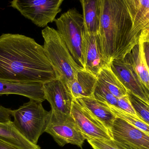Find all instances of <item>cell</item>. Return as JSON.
I'll list each match as a JSON object with an SVG mask.
<instances>
[{
	"mask_svg": "<svg viewBox=\"0 0 149 149\" xmlns=\"http://www.w3.org/2000/svg\"><path fill=\"white\" fill-rule=\"evenodd\" d=\"M59 78L43 46L20 34L0 36V79L44 83Z\"/></svg>",
	"mask_w": 149,
	"mask_h": 149,
	"instance_id": "6da1fadb",
	"label": "cell"
},
{
	"mask_svg": "<svg viewBox=\"0 0 149 149\" xmlns=\"http://www.w3.org/2000/svg\"><path fill=\"white\" fill-rule=\"evenodd\" d=\"M133 17L127 0H101L99 34L104 56L110 64L124 58L139 42L131 36Z\"/></svg>",
	"mask_w": 149,
	"mask_h": 149,
	"instance_id": "7a4b0ae2",
	"label": "cell"
},
{
	"mask_svg": "<svg viewBox=\"0 0 149 149\" xmlns=\"http://www.w3.org/2000/svg\"><path fill=\"white\" fill-rule=\"evenodd\" d=\"M45 54L66 86L83 68L74 61L58 31L47 26L42 31Z\"/></svg>",
	"mask_w": 149,
	"mask_h": 149,
	"instance_id": "3957f363",
	"label": "cell"
},
{
	"mask_svg": "<svg viewBox=\"0 0 149 149\" xmlns=\"http://www.w3.org/2000/svg\"><path fill=\"white\" fill-rule=\"evenodd\" d=\"M42 102L31 99L17 109L12 110L14 126L24 137L34 144H37L51 118L52 110H45Z\"/></svg>",
	"mask_w": 149,
	"mask_h": 149,
	"instance_id": "277c9868",
	"label": "cell"
},
{
	"mask_svg": "<svg viewBox=\"0 0 149 149\" xmlns=\"http://www.w3.org/2000/svg\"><path fill=\"white\" fill-rule=\"evenodd\" d=\"M54 22L74 61L84 69L83 35L85 31L83 16L75 8L63 13Z\"/></svg>",
	"mask_w": 149,
	"mask_h": 149,
	"instance_id": "5b68a950",
	"label": "cell"
},
{
	"mask_svg": "<svg viewBox=\"0 0 149 149\" xmlns=\"http://www.w3.org/2000/svg\"><path fill=\"white\" fill-rule=\"evenodd\" d=\"M64 0H13L11 6L38 27L55 21Z\"/></svg>",
	"mask_w": 149,
	"mask_h": 149,
	"instance_id": "8992f818",
	"label": "cell"
},
{
	"mask_svg": "<svg viewBox=\"0 0 149 149\" xmlns=\"http://www.w3.org/2000/svg\"><path fill=\"white\" fill-rule=\"evenodd\" d=\"M45 132L52 136L61 147L70 143L81 148L86 140L71 115H56L52 113Z\"/></svg>",
	"mask_w": 149,
	"mask_h": 149,
	"instance_id": "52a82bcc",
	"label": "cell"
},
{
	"mask_svg": "<svg viewBox=\"0 0 149 149\" xmlns=\"http://www.w3.org/2000/svg\"><path fill=\"white\" fill-rule=\"evenodd\" d=\"M110 134L121 149H149V136L121 118L115 119Z\"/></svg>",
	"mask_w": 149,
	"mask_h": 149,
	"instance_id": "ba28073f",
	"label": "cell"
},
{
	"mask_svg": "<svg viewBox=\"0 0 149 149\" xmlns=\"http://www.w3.org/2000/svg\"><path fill=\"white\" fill-rule=\"evenodd\" d=\"M71 116L87 141L112 140L108 130L77 100L72 102Z\"/></svg>",
	"mask_w": 149,
	"mask_h": 149,
	"instance_id": "9c48e42d",
	"label": "cell"
},
{
	"mask_svg": "<svg viewBox=\"0 0 149 149\" xmlns=\"http://www.w3.org/2000/svg\"><path fill=\"white\" fill-rule=\"evenodd\" d=\"M45 100L52 108V113L56 115H71L74 99L65 83L59 78L43 84Z\"/></svg>",
	"mask_w": 149,
	"mask_h": 149,
	"instance_id": "30bf717a",
	"label": "cell"
},
{
	"mask_svg": "<svg viewBox=\"0 0 149 149\" xmlns=\"http://www.w3.org/2000/svg\"><path fill=\"white\" fill-rule=\"evenodd\" d=\"M109 66L129 91L149 104V91L127 61L124 58L114 59Z\"/></svg>",
	"mask_w": 149,
	"mask_h": 149,
	"instance_id": "8fae6325",
	"label": "cell"
},
{
	"mask_svg": "<svg viewBox=\"0 0 149 149\" xmlns=\"http://www.w3.org/2000/svg\"><path fill=\"white\" fill-rule=\"evenodd\" d=\"M83 55L84 69L97 77L102 70L109 66L104 56L99 34L83 35Z\"/></svg>",
	"mask_w": 149,
	"mask_h": 149,
	"instance_id": "7c38bea8",
	"label": "cell"
},
{
	"mask_svg": "<svg viewBox=\"0 0 149 149\" xmlns=\"http://www.w3.org/2000/svg\"><path fill=\"white\" fill-rule=\"evenodd\" d=\"M44 83L22 82L0 79V95L15 94L25 96L30 100H45Z\"/></svg>",
	"mask_w": 149,
	"mask_h": 149,
	"instance_id": "4fadbf2b",
	"label": "cell"
},
{
	"mask_svg": "<svg viewBox=\"0 0 149 149\" xmlns=\"http://www.w3.org/2000/svg\"><path fill=\"white\" fill-rule=\"evenodd\" d=\"M97 81V77L82 69L78 72L76 79L67 87L73 99L93 96Z\"/></svg>",
	"mask_w": 149,
	"mask_h": 149,
	"instance_id": "5bb4252c",
	"label": "cell"
},
{
	"mask_svg": "<svg viewBox=\"0 0 149 149\" xmlns=\"http://www.w3.org/2000/svg\"><path fill=\"white\" fill-rule=\"evenodd\" d=\"M82 104L97 120L103 124L110 133V130L116 116L108 104L98 100L93 96L75 99Z\"/></svg>",
	"mask_w": 149,
	"mask_h": 149,
	"instance_id": "9a60e30c",
	"label": "cell"
},
{
	"mask_svg": "<svg viewBox=\"0 0 149 149\" xmlns=\"http://www.w3.org/2000/svg\"><path fill=\"white\" fill-rule=\"evenodd\" d=\"M83 9L85 30L89 34H98L101 16V0H80Z\"/></svg>",
	"mask_w": 149,
	"mask_h": 149,
	"instance_id": "2e32d148",
	"label": "cell"
},
{
	"mask_svg": "<svg viewBox=\"0 0 149 149\" xmlns=\"http://www.w3.org/2000/svg\"><path fill=\"white\" fill-rule=\"evenodd\" d=\"M0 141L18 149H40L24 137L17 130L13 122H0Z\"/></svg>",
	"mask_w": 149,
	"mask_h": 149,
	"instance_id": "e0dca14e",
	"label": "cell"
},
{
	"mask_svg": "<svg viewBox=\"0 0 149 149\" xmlns=\"http://www.w3.org/2000/svg\"><path fill=\"white\" fill-rule=\"evenodd\" d=\"M124 58L132 65L141 81L149 91V71L145 62L143 43L139 42Z\"/></svg>",
	"mask_w": 149,
	"mask_h": 149,
	"instance_id": "ac0fdd59",
	"label": "cell"
},
{
	"mask_svg": "<svg viewBox=\"0 0 149 149\" xmlns=\"http://www.w3.org/2000/svg\"><path fill=\"white\" fill-rule=\"evenodd\" d=\"M97 79L116 98L128 94V90L113 72L110 66L102 70L97 75Z\"/></svg>",
	"mask_w": 149,
	"mask_h": 149,
	"instance_id": "d6986e66",
	"label": "cell"
},
{
	"mask_svg": "<svg viewBox=\"0 0 149 149\" xmlns=\"http://www.w3.org/2000/svg\"><path fill=\"white\" fill-rule=\"evenodd\" d=\"M112 112L116 117L125 120L136 128L149 136V125L145 122L116 107L109 105Z\"/></svg>",
	"mask_w": 149,
	"mask_h": 149,
	"instance_id": "ffe728a7",
	"label": "cell"
},
{
	"mask_svg": "<svg viewBox=\"0 0 149 149\" xmlns=\"http://www.w3.org/2000/svg\"><path fill=\"white\" fill-rule=\"evenodd\" d=\"M134 26L149 13V0H127Z\"/></svg>",
	"mask_w": 149,
	"mask_h": 149,
	"instance_id": "44dd1931",
	"label": "cell"
},
{
	"mask_svg": "<svg viewBox=\"0 0 149 149\" xmlns=\"http://www.w3.org/2000/svg\"><path fill=\"white\" fill-rule=\"evenodd\" d=\"M128 95L137 115L149 125V104L130 91L128 92Z\"/></svg>",
	"mask_w": 149,
	"mask_h": 149,
	"instance_id": "7402d4cb",
	"label": "cell"
},
{
	"mask_svg": "<svg viewBox=\"0 0 149 149\" xmlns=\"http://www.w3.org/2000/svg\"><path fill=\"white\" fill-rule=\"evenodd\" d=\"M93 97L100 101L111 106H117V99L102 83L97 80L94 91Z\"/></svg>",
	"mask_w": 149,
	"mask_h": 149,
	"instance_id": "603a6c76",
	"label": "cell"
},
{
	"mask_svg": "<svg viewBox=\"0 0 149 149\" xmlns=\"http://www.w3.org/2000/svg\"><path fill=\"white\" fill-rule=\"evenodd\" d=\"M88 142L93 149H121L113 139L110 140H91Z\"/></svg>",
	"mask_w": 149,
	"mask_h": 149,
	"instance_id": "cb8c5ba5",
	"label": "cell"
},
{
	"mask_svg": "<svg viewBox=\"0 0 149 149\" xmlns=\"http://www.w3.org/2000/svg\"><path fill=\"white\" fill-rule=\"evenodd\" d=\"M116 107L140 119L133 107L128 94L117 99V106Z\"/></svg>",
	"mask_w": 149,
	"mask_h": 149,
	"instance_id": "d4e9b609",
	"label": "cell"
},
{
	"mask_svg": "<svg viewBox=\"0 0 149 149\" xmlns=\"http://www.w3.org/2000/svg\"><path fill=\"white\" fill-rule=\"evenodd\" d=\"M12 110L0 106V122L8 123L11 121Z\"/></svg>",
	"mask_w": 149,
	"mask_h": 149,
	"instance_id": "484cf974",
	"label": "cell"
},
{
	"mask_svg": "<svg viewBox=\"0 0 149 149\" xmlns=\"http://www.w3.org/2000/svg\"><path fill=\"white\" fill-rule=\"evenodd\" d=\"M139 42H149V26L141 31L139 34Z\"/></svg>",
	"mask_w": 149,
	"mask_h": 149,
	"instance_id": "4316f807",
	"label": "cell"
},
{
	"mask_svg": "<svg viewBox=\"0 0 149 149\" xmlns=\"http://www.w3.org/2000/svg\"><path fill=\"white\" fill-rule=\"evenodd\" d=\"M143 46L145 62L149 71V42L143 43Z\"/></svg>",
	"mask_w": 149,
	"mask_h": 149,
	"instance_id": "83f0119b",
	"label": "cell"
},
{
	"mask_svg": "<svg viewBox=\"0 0 149 149\" xmlns=\"http://www.w3.org/2000/svg\"><path fill=\"white\" fill-rule=\"evenodd\" d=\"M0 149H18L0 141Z\"/></svg>",
	"mask_w": 149,
	"mask_h": 149,
	"instance_id": "f1b7e54d",
	"label": "cell"
}]
</instances>
